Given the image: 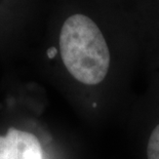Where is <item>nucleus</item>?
Here are the masks:
<instances>
[{
  "mask_svg": "<svg viewBox=\"0 0 159 159\" xmlns=\"http://www.w3.org/2000/svg\"><path fill=\"white\" fill-rule=\"evenodd\" d=\"M60 52L68 72L78 82L97 85L110 68V50L99 26L89 16L76 13L64 22Z\"/></svg>",
  "mask_w": 159,
  "mask_h": 159,
  "instance_id": "1",
  "label": "nucleus"
},
{
  "mask_svg": "<svg viewBox=\"0 0 159 159\" xmlns=\"http://www.w3.org/2000/svg\"><path fill=\"white\" fill-rule=\"evenodd\" d=\"M0 159H43L41 145L33 134L11 127L0 136Z\"/></svg>",
  "mask_w": 159,
  "mask_h": 159,
  "instance_id": "2",
  "label": "nucleus"
}]
</instances>
